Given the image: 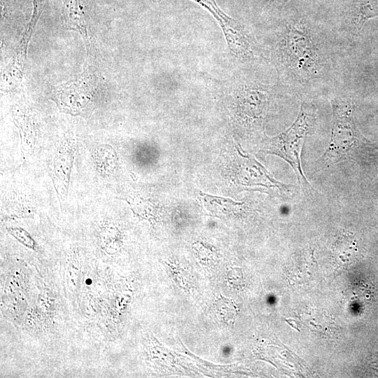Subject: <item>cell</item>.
<instances>
[{
	"label": "cell",
	"instance_id": "cell-1",
	"mask_svg": "<svg viewBox=\"0 0 378 378\" xmlns=\"http://www.w3.org/2000/svg\"><path fill=\"white\" fill-rule=\"evenodd\" d=\"M281 52L284 66L296 80L306 83L320 76L323 60L310 30L303 22L287 24Z\"/></svg>",
	"mask_w": 378,
	"mask_h": 378
},
{
	"label": "cell",
	"instance_id": "cell-2",
	"mask_svg": "<svg viewBox=\"0 0 378 378\" xmlns=\"http://www.w3.org/2000/svg\"><path fill=\"white\" fill-rule=\"evenodd\" d=\"M332 126L330 141L322 155L316 161L314 172L351 156L363 142L353 118L354 104L351 99L336 97L331 102Z\"/></svg>",
	"mask_w": 378,
	"mask_h": 378
},
{
	"label": "cell",
	"instance_id": "cell-3",
	"mask_svg": "<svg viewBox=\"0 0 378 378\" xmlns=\"http://www.w3.org/2000/svg\"><path fill=\"white\" fill-rule=\"evenodd\" d=\"M314 122V115L302 104L293 123L280 134L266 139L262 149L265 153L276 155L286 161L294 170L298 183L306 192L314 190L303 173L301 153L305 137L312 131Z\"/></svg>",
	"mask_w": 378,
	"mask_h": 378
},
{
	"label": "cell",
	"instance_id": "cell-4",
	"mask_svg": "<svg viewBox=\"0 0 378 378\" xmlns=\"http://www.w3.org/2000/svg\"><path fill=\"white\" fill-rule=\"evenodd\" d=\"M206 8L218 22L227 46L237 57H251L255 53V45L243 24L223 13L216 0H192Z\"/></svg>",
	"mask_w": 378,
	"mask_h": 378
},
{
	"label": "cell",
	"instance_id": "cell-5",
	"mask_svg": "<svg viewBox=\"0 0 378 378\" xmlns=\"http://www.w3.org/2000/svg\"><path fill=\"white\" fill-rule=\"evenodd\" d=\"M113 197L126 202L133 216L139 221L146 220L152 225L157 222L159 206L151 198L134 190L119 191Z\"/></svg>",
	"mask_w": 378,
	"mask_h": 378
},
{
	"label": "cell",
	"instance_id": "cell-6",
	"mask_svg": "<svg viewBox=\"0 0 378 378\" xmlns=\"http://www.w3.org/2000/svg\"><path fill=\"white\" fill-rule=\"evenodd\" d=\"M269 99L268 92L258 85H248L240 93L239 107L250 118H257L262 114Z\"/></svg>",
	"mask_w": 378,
	"mask_h": 378
},
{
	"label": "cell",
	"instance_id": "cell-7",
	"mask_svg": "<svg viewBox=\"0 0 378 378\" xmlns=\"http://www.w3.org/2000/svg\"><path fill=\"white\" fill-rule=\"evenodd\" d=\"M378 15V0H358L351 20L352 31L358 32L364 23Z\"/></svg>",
	"mask_w": 378,
	"mask_h": 378
},
{
	"label": "cell",
	"instance_id": "cell-8",
	"mask_svg": "<svg viewBox=\"0 0 378 378\" xmlns=\"http://www.w3.org/2000/svg\"><path fill=\"white\" fill-rule=\"evenodd\" d=\"M205 207L216 214H228L240 210L242 204L231 200L202 194Z\"/></svg>",
	"mask_w": 378,
	"mask_h": 378
},
{
	"label": "cell",
	"instance_id": "cell-9",
	"mask_svg": "<svg viewBox=\"0 0 378 378\" xmlns=\"http://www.w3.org/2000/svg\"><path fill=\"white\" fill-rule=\"evenodd\" d=\"M290 0H270L269 5L274 8H281Z\"/></svg>",
	"mask_w": 378,
	"mask_h": 378
}]
</instances>
